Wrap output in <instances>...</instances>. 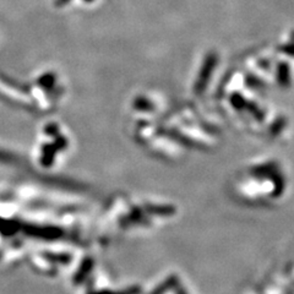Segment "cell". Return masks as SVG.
Wrapping results in <instances>:
<instances>
[{
	"instance_id": "obj_1",
	"label": "cell",
	"mask_w": 294,
	"mask_h": 294,
	"mask_svg": "<svg viewBox=\"0 0 294 294\" xmlns=\"http://www.w3.org/2000/svg\"><path fill=\"white\" fill-rule=\"evenodd\" d=\"M216 64H217V57L215 56V54H210V56L207 57V59H206L204 67H202L201 73H200L199 81H197L196 86H195V92L201 93L202 91H204L205 86L207 85L208 80H210V76L211 74H212L213 68H215Z\"/></svg>"
},
{
	"instance_id": "obj_2",
	"label": "cell",
	"mask_w": 294,
	"mask_h": 294,
	"mask_svg": "<svg viewBox=\"0 0 294 294\" xmlns=\"http://www.w3.org/2000/svg\"><path fill=\"white\" fill-rule=\"evenodd\" d=\"M278 80L279 84L283 86H287L289 84V70H288L287 64H281L278 68Z\"/></svg>"
}]
</instances>
